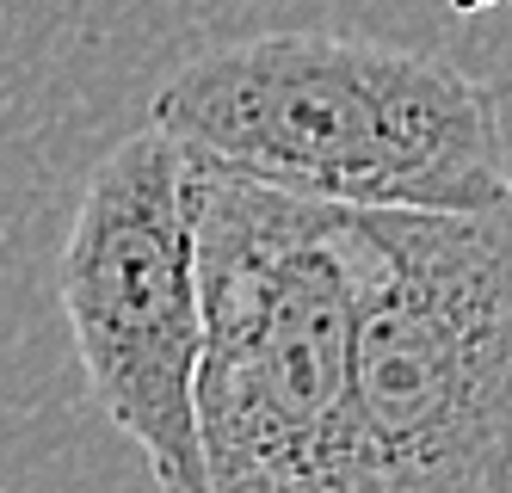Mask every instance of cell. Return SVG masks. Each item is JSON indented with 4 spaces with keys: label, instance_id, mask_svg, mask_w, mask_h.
Here are the masks:
<instances>
[{
    "label": "cell",
    "instance_id": "6da1fadb",
    "mask_svg": "<svg viewBox=\"0 0 512 493\" xmlns=\"http://www.w3.org/2000/svg\"><path fill=\"white\" fill-rule=\"evenodd\" d=\"M149 124L290 198L482 210L512 192L500 99L426 50L272 31L173 68Z\"/></svg>",
    "mask_w": 512,
    "mask_h": 493
},
{
    "label": "cell",
    "instance_id": "7a4b0ae2",
    "mask_svg": "<svg viewBox=\"0 0 512 493\" xmlns=\"http://www.w3.org/2000/svg\"><path fill=\"white\" fill-rule=\"evenodd\" d=\"M210 493H371L352 383L346 204L290 198L186 148Z\"/></svg>",
    "mask_w": 512,
    "mask_h": 493
},
{
    "label": "cell",
    "instance_id": "3957f363",
    "mask_svg": "<svg viewBox=\"0 0 512 493\" xmlns=\"http://www.w3.org/2000/svg\"><path fill=\"white\" fill-rule=\"evenodd\" d=\"M352 383L371 493H512V192L352 210Z\"/></svg>",
    "mask_w": 512,
    "mask_h": 493
},
{
    "label": "cell",
    "instance_id": "277c9868",
    "mask_svg": "<svg viewBox=\"0 0 512 493\" xmlns=\"http://www.w3.org/2000/svg\"><path fill=\"white\" fill-rule=\"evenodd\" d=\"M56 296L93 407L155 475V493H210L198 438L204 284L186 142L161 124L112 142L56 259Z\"/></svg>",
    "mask_w": 512,
    "mask_h": 493
},
{
    "label": "cell",
    "instance_id": "5b68a950",
    "mask_svg": "<svg viewBox=\"0 0 512 493\" xmlns=\"http://www.w3.org/2000/svg\"><path fill=\"white\" fill-rule=\"evenodd\" d=\"M457 13H488V7H506V0H451Z\"/></svg>",
    "mask_w": 512,
    "mask_h": 493
}]
</instances>
